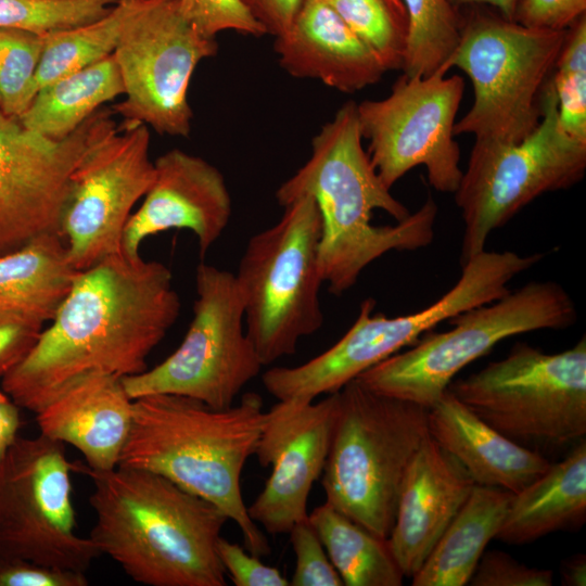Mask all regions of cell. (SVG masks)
I'll return each instance as SVG.
<instances>
[{"label":"cell","instance_id":"cell-1","mask_svg":"<svg viewBox=\"0 0 586 586\" xmlns=\"http://www.w3.org/2000/svg\"><path fill=\"white\" fill-rule=\"evenodd\" d=\"M180 308L168 267L113 254L78 272L50 327L2 377V391L37 413L87 377L139 374Z\"/></svg>","mask_w":586,"mask_h":586},{"label":"cell","instance_id":"cell-2","mask_svg":"<svg viewBox=\"0 0 586 586\" xmlns=\"http://www.w3.org/2000/svg\"><path fill=\"white\" fill-rule=\"evenodd\" d=\"M361 141L357 103L346 102L314 137L308 161L276 191L282 207L303 195L315 199L319 270L334 295L353 288L384 254L425 247L435 234V201L428 198L410 213L382 182Z\"/></svg>","mask_w":586,"mask_h":586},{"label":"cell","instance_id":"cell-3","mask_svg":"<svg viewBox=\"0 0 586 586\" xmlns=\"http://www.w3.org/2000/svg\"><path fill=\"white\" fill-rule=\"evenodd\" d=\"M85 471L95 515L88 537L101 556L143 585H227L217 543L229 518L218 507L146 470Z\"/></svg>","mask_w":586,"mask_h":586},{"label":"cell","instance_id":"cell-4","mask_svg":"<svg viewBox=\"0 0 586 586\" xmlns=\"http://www.w3.org/2000/svg\"><path fill=\"white\" fill-rule=\"evenodd\" d=\"M263 408L254 392L224 409L171 394L135 398L118 466L156 473L214 504L237 523L251 553L267 555L269 544L241 491L243 468L255 455L265 422Z\"/></svg>","mask_w":586,"mask_h":586},{"label":"cell","instance_id":"cell-5","mask_svg":"<svg viewBox=\"0 0 586 586\" xmlns=\"http://www.w3.org/2000/svg\"><path fill=\"white\" fill-rule=\"evenodd\" d=\"M429 435L426 407L349 381L337 391L326 502L387 539L405 473Z\"/></svg>","mask_w":586,"mask_h":586},{"label":"cell","instance_id":"cell-6","mask_svg":"<svg viewBox=\"0 0 586 586\" xmlns=\"http://www.w3.org/2000/svg\"><path fill=\"white\" fill-rule=\"evenodd\" d=\"M543 256L484 250L461 266L460 278L440 300L405 316L372 315L375 301L367 298L353 326L334 345L298 366L270 368L262 375L263 385L282 402L310 403L333 394L403 347L413 345L438 323L502 297L510 291L511 280Z\"/></svg>","mask_w":586,"mask_h":586},{"label":"cell","instance_id":"cell-7","mask_svg":"<svg viewBox=\"0 0 586 586\" xmlns=\"http://www.w3.org/2000/svg\"><path fill=\"white\" fill-rule=\"evenodd\" d=\"M461 14L458 46L447 61L471 79V109L454 133L515 143L542 118L543 90L563 46L565 30L526 27L485 5Z\"/></svg>","mask_w":586,"mask_h":586},{"label":"cell","instance_id":"cell-8","mask_svg":"<svg viewBox=\"0 0 586 586\" xmlns=\"http://www.w3.org/2000/svg\"><path fill=\"white\" fill-rule=\"evenodd\" d=\"M448 390L519 445L543 456L571 449L586 435V339L553 354L519 342Z\"/></svg>","mask_w":586,"mask_h":586},{"label":"cell","instance_id":"cell-9","mask_svg":"<svg viewBox=\"0 0 586 586\" xmlns=\"http://www.w3.org/2000/svg\"><path fill=\"white\" fill-rule=\"evenodd\" d=\"M283 208L277 224L250 238L234 273L245 331L263 366L293 355L323 323L318 205L303 195Z\"/></svg>","mask_w":586,"mask_h":586},{"label":"cell","instance_id":"cell-10","mask_svg":"<svg viewBox=\"0 0 586 586\" xmlns=\"http://www.w3.org/2000/svg\"><path fill=\"white\" fill-rule=\"evenodd\" d=\"M577 320L576 305L553 281H531L502 297L460 313L445 332H426L411 348L396 353L356 379L387 396L431 407L456 374L517 334L562 330Z\"/></svg>","mask_w":586,"mask_h":586},{"label":"cell","instance_id":"cell-11","mask_svg":"<svg viewBox=\"0 0 586 586\" xmlns=\"http://www.w3.org/2000/svg\"><path fill=\"white\" fill-rule=\"evenodd\" d=\"M537 127L515 143L475 140L455 201L464 224L461 266L485 250L493 230L546 192L568 189L586 170V141L561 127L547 80Z\"/></svg>","mask_w":586,"mask_h":586},{"label":"cell","instance_id":"cell-12","mask_svg":"<svg viewBox=\"0 0 586 586\" xmlns=\"http://www.w3.org/2000/svg\"><path fill=\"white\" fill-rule=\"evenodd\" d=\"M195 292L193 318L179 347L154 368L122 378L130 398L171 394L224 409L260 373L234 275L202 262Z\"/></svg>","mask_w":586,"mask_h":586},{"label":"cell","instance_id":"cell-13","mask_svg":"<svg viewBox=\"0 0 586 586\" xmlns=\"http://www.w3.org/2000/svg\"><path fill=\"white\" fill-rule=\"evenodd\" d=\"M449 69L444 64L428 76L403 73L386 98L357 104L370 161L386 188L413 167L424 166L436 191L457 190L462 170L454 126L464 80L458 75L446 77Z\"/></svg>","mask_w":586,"mask_h":586},{"label":"cell","instance_id":"cell-14","mask_svg":"<svg viewBox=\"0 0 586 586\" xmlns=\"http://www.w3.org/2000/svg\"><path fill=\"white\" fill-rule=\"evenodd\" d=\"M63 444L16 437L0 463V556L86 572L100 552L76 533Z\"/></svg>","mask_w":586,"mask_h":586},{"label":"cell","instance_id":"cell-15","mask_svg":"<svg viewBox=\"0 0 586 586\" xmlns=\"http://www.w3.org/2000/svg\"><path fill=\"white\" fill-rule=\"evenodd\" d=\"M217 50L216 38L202 35L182 16L178 0L146 1L125 25L113 52L125 100L112 111L160 135L188 137L192 74Z\"/></svg>","mask_w":586,"mask_h":586},{"label":"cell","instance_id":"cell-16","mask_svg":"<svg viewBox=\"0 0 586 586\" xmlns=\"http://www.w3.org/2000/svg\"><path fill=\"white\" fill-rule=\"evenodd\" d=\"M150 139L145 124L123 120L89 148L74 170L60 233L77 271L122 251L131 209L154 179Z\"/></svg>","mask_w":586,"mask_h":586},{"label":"cell","instance_id":"cell-17","mask_svg":"<svg viewBox=\"0 0 586 586\" xmlns=\"http://www.w3.org/2000/svg\"><path fill=\"white\" fill-rule=\"evenodd\" d=\"M99 109L74 132L52 140L0 111V256L59 232L72 176L89 148L117 124Z\"/></svg>","mask_w":586,"mask_h":586},{"label":"cell","instance_id":"cell-18","mask_svg":"<svg viewBox=\"0 0 586 586\" xmlns=\"http://www.w3.org/2000/svg\"><path fill=\"white\" fill-rule=\"evenodd\" d=\"M336 406L337 392L316 403L278 400L266 411L255 456L271 473L247 512L269 534L289 533L308 518V496L324 469Z\"/></svg>","mask_w":586,"mask_h":586},{"label":"cell","instance_id":"cell-19","mask_svg":"<svg viewBox=\"0 0 586 586\" xmlns=\"http://www.w3.org/2000/svg\"><path fill=\"white\" fill-rule=\"evenodd\" d=\"M154 168L144 201L125 227L122 251L138 255L148 237L188 229L196 237L203 259L231 217V196L222 174L204 158L180 149L158 156Z\"/></svg>","mask_w":586,"mask_h":586},{"label":"cell","instance_id":"cell-20","mask_svg":"<svg viewBox=\"0 0 586 586\" xmlns=\"http://www.w3.org/2000/svg\"><path fill=\"white\" fill-rule=\"evenodd\" d=\"M474 485L463 466L429 435L407 468L387 538L405 577L421 569Z\"/></svg>","mask_w":586,"mask_h":586},{"label":"cell","instance_id":"cell-21","mask_svg":"<svg viewBox=\"0 0 586 586\" xmlns=\"http://www.w3.org/2000/svg\"><path fill=\"white\" fill-rule=\"evenodd\" d=\"M273 48L290 75L318 79L345 93L377 84L387 72L327 0H304Z\"/></svg>","mask_w":586,"mask_h":586},{"label":"cell","instance_id":"cell-22","mask_svg":"<svg viewBox=\"0 0 586 586\" xmlns=\"http://www.w3.org/2000/svg\"><path fill=\"white\" fill-rule=\"evenodd\" d=\"M133 399L122 378L94 374L74 384L36 413L40 434L74 446L86 469L110 471L118 467L129 436Z\"/></svg>","mask_w":586,"mask_h":586},{"label":"cell","instance_id":"cell-23","mask_svg":"<svg viewBox=\"0 0 586 586\" xmlns=\"http://www.w3.org/2000/svg\"><path fill=\"white\" fill-rule=\"evenodd\" d=\"M430 436L453 455L477 485L519 493L551 461L488 425L448 388L428 408Z\"/></svg>","mask_w":586,"mask_h":586},{"label":"cell","instance_id":"cell-24","mask_svg":"<svg viewBox=\"0 0 586 586\" xmlns=\"http://www.w3.org/2000/svg\"><path fill=\"white\" fill-rule=\"evenodd\" d=\"M586 520V441L513 497L495 539L527 544L557 531L581 527Z\"/></svg>","mask_w":586,"mask_h":586},{"label":"cell","instance_id":"cell-25","mask_svg":"<svg viewBox=\"0 0 586 586\" xmlns=\"http://www.w3.org/2000/svg\"><path fill=\"white\" fill-rule=\"evenodd\" d=\"M78 272L61 233H44L0 256V310L51 321Z\"/></svg>","mask_w":586,"mask_h":586},{"label":"cell","instance_id":"cell-26","mask_svg":"<svg viewBox=\"0 0 586 586\" xmlns=\"http://www.w3.org/2000/svg\"><path fill=\"white\" fill-rule=\"evenodd\" d=\"M512 497L509 491L475 484L421 569L411 577V585L468 584L487 544L496 538Z\"/></svg>","mask_w":586,"mask_h":586},{"label":"cell","instance_id":"cell-27","mask_svg":"<svg viewBox=\"0 0 586 586\" xmlns=\"http://www.w3.org/2000/svg\"><path fill=\"white\" fill-rule=\"evenodd\" d=\"M120 94L124 86L112 53L39 89L17 118L35 133L62 140L105 102Z\"/></svg>","mask_w":586,"mask_h":586},{"label":"cell","instance_id":"cell-28","mask_svg":"<svg viewBox=\"0 0 586 586\" xmlns=\"http://www.w3.org/2000/svg\"><path fill=\"white\" fill-rule=\"evenodd\" d=\"M327 555L346 586H400L405 577L386 538L324 502L308 513Z\"/></svg>","mask_w":586,"mask_h":586},{"label":"cell","instance_id":"cell-29","mask_svg":"<svg viewBox=\"0 0 586 586\" xmlns=\"http://www.w3.org/2000/svg\"><path fill=\"white\" fill-rule=\"evenodd\" d=\"M146 1L117 2L97 21L44 34V46L31 87L33 99L46 85L112 54L125 25Z\"/></svg>","mask_w":586,"mask_h":586},{"label":"cell","instance_id":"cell-30","mask_svg":"<svg viewBox=\"0 0 586 586\" xmlns=\"http://www.w3.org/2000/svg\"><path fill=\"white\" fill-rule=\"evenodd\" d=\"M408 16V41L403 72L428 76L455 52L461 12L449 0H403Z\"/></svg>","mask_w":586,"mask_h":586},{"label":"cell","instance_id":"cell-31","mask_svg":"<svg viewBox=\"0 0 586 586\" xmlns=\"http://www.w3.org/2000/svg\"><path fill=\"white\" fill-rule=\"evenodd\" d=\"M377 54L386 71L403 69L408 16L403 0H327Z\"/></svg>","mask_w":586,"mask_h":586},{"label":"cell","instance_id":"cell-32","mask_svg":"<svg viewBox=\"0 0 586 586\" xmlns=\"http://www.w3.org/2000/svg\"><path fill=\"white\" fill-rule=\"evenodd\" d=\"M550 75L564 131L586 141V14L568 29Z\"/></svg>","mask_w":586,"mask_h":586},{"label":"cell","instance_id":"cell-33","mask_svg":"<svg viewBox=\"0 0 586 586\" xmlns=\"http://www.w3.org/2000/svg\"><path fill=\"white\" fill-rule=\"evenodd\" d=\"M44 34L0 28V111L18 117L33 100L31 87Z\"/></svg>","mask_w":586,"mask_h":586},{"label":"cell","instance_id":"cell-34","mask_svg":"<svg viewBox=\"0 0 586 586\" xmlns=\"http://www.w3.org/2000/svg\"><path fill=\"white\" fill-rule=\"evenodd\" d=\"M118 0H0V28L36 34L76 27L107 14Z\"/></svg>","mask_w":586,"mask_h":586},{"label":"cell","instance_id":"cell-35","mask_svg":"<svg viewBox=\"0 0 586 586\" xmlns=\"http://www.w3.org/2000/svg\"><path fill=\"white\" fill-rule=\"evenodd\" d=\"M178 7L182 16L209 38L226 30L254 37L266 34L241 0H178Z\"/></svg>","mask_w":586,"mask_h":586},{"label":"cell","instance_id":"cell-36","mask_svg":"<svg viewBox=\"0 0 586 586\" xmlns=\"http://www.w3.org/2000/svg\"><path fill=\"white\" fill-rule=\"evenodd\" d=\"M288 534H290V542L296 557L290 585H344L308 518L294 524Z\"/></svg>","mask_w":586,"mask_h":586},{"label":"cell","instance_id":"cell-37","mask_svg":"<svg viewBox=\"0 0 586 586\" xmlns=\"http://www.w3.org/2000/svg\"><path fill=\"white\" fill-rule=\"evenodd\" d=\"M551 570L530 568L507 552L484 551L469 583L472 586H551Z\"/></svg>","mask_w":586,"mask_h":586},{"label":"cell","instance_id":"cell-38","mask_svg":"<svg viewBox=\"0 0 586 586\" xmlns=\"http://www.w3.org/2000/svg\"><path fill=\"white\" fill-rule=\"evenodd\" d=\"M85 573L0 556V586H87Z\"/></svg>","mask_w":586,"mask_h":586},{"label":"cell","instance_id":"cell-39","mask_svg":"<svg viewBox=\"0 0 586 586\" xmlns=\"http://www.w3.org/2000/svg\"><path fill=\"white\" fill-rule=\"evenodd\" d=\"M217 552L235 586H288L290 582L281 572L247 553L240 545L219 537Z\"/></svg>","mask_w":586,"mask_h":586},{"label":"cell","instance_id":"cell-40","mask_svg":"<svg viewBox=\"0 0 586 586\" xmlns=\"http://www.w3.org/2000/svg\"><path fill=\"white\" fill-rule=\"evenodd\" d=\"M586 14V0H517L513 21L532 28L565 30Z\"/></svg>","mask_w":586,"mask_h":586},{"label":"cell","instance_id":"cell-41","mask_svg":"<svg viewBox=\"0 0 586 586\" xmlns=\"http://www.w3.org/2000/svg\"><path fill=\"white\" fill-rule=\"evenodd\" d=\"M42 324L23 315L0 310V377L30 352L43 330Z\"/></svg>","mask_w":586,"mask_h":586},{"label":"cell","instance_id":"cell-42","mask_svg":"<svg viewBox=\"0 0 586 586\" xmlns=\"http://www.w3.org/2000/svg\"><path fill=\"white\" fill-rule=\"evenodd\" d=\"M266 34L279 37L293 24L304 0H241Z\"/></svg>","mask_w":586,"mask_h":586},{"label":"cell","instance_id":"cell-43","mask_svg":"<svg viewBox=\"0 0 586 586\" xmlns=\"http://www.w3.org/2000/svg\"><path fill=\"white\" fill-rule=\"evenodd\" d=\"M18 406L3 391H0V463L16 440L20 428Z\"/></svg>","mask_w":586,"mask_h":586},{"label":"cell","instance_id":"cell-44","mask_svg":"<svg viewBox=\"0 0 586 586\" xmlns=\"http://www.w3.org/2000/svg\"><path fill=\"white\" fill-rule=\"evenodd\" d=\"M561 584L565 586L586 585V556L577 553L565 559L561 564Z\"/></svg>","mask_w":586,"mask_h":586},{"label":"cell","instance_id":"cell-45","mask_svg":"<svg viewBox=\"0 0 586 586\" xmlns=\"http://www.w3.org/2000/svg\"><path fill=\"white\" fill-rule=\"evenodd\" d=\"M457 8H466L470 5H485L496 10L504 17L513 21L517 0H449Z\"/></svg>","mask_w":586,"mask_h":586},{"label":"cell","instance_id":"cell-46","mask_svg":"<svg viewBox=\"0 0 586 586\" xmlns=\"http://www.w3.org/2000/svg\"><path fill=\"white\" fill-rule=\"evenodd\" d=\"M146 0H118V2H141Z\"/></svg>","mask_w":586,"mask_h":586}]
</instances>
